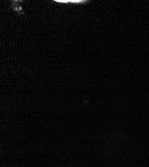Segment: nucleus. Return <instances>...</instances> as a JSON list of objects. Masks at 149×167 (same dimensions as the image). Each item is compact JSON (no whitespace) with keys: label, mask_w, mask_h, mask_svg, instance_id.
Returning a JSON list of instances; mask_svg holds the SVG:
<instances>
[{"label":"nucleus","mask_w":149,"mask_h":167,"mask_svg":"<svg viewBox=\"0 0 149 167\" xmlns=\"http://www.w3.org/2000/svg\"><path fill=\"white\" fill-rule=\"evenodd\" d=\"M56 2H62V3H66V2H72V3H81L84 2V1L81 0H55Z\"/></svg>","instance_id":"nucleus-1"}]
</instances>
